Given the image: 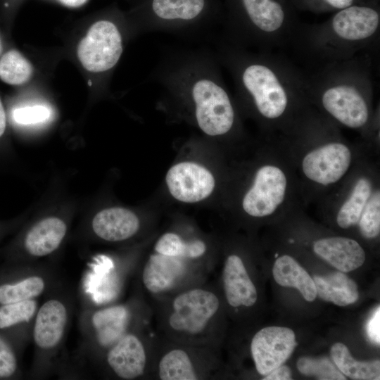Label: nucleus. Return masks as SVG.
<instances>
[{
  "mask_svg": "<svg viewBox=\"0 0 380 380\" xmlns=\"http://www.w3.org/2000/svg\"><path fill=\"white\" fill-rule=\"evenodd\" d=\"M330 8L341 10L353 5L355 0H322Z\"/></svg>",
  "mask_w": 380,
  "mask_h": 380,
  "instance_id": "nucleus-35",
  "label": "nucleus"
},
{
  "mask_svg": "<svg viewBox=\"0 0 380 380\" xmlns=\"http://www.w3.org/2000/svg\"><path fill=\"white\" fill-rule=\"evenodd\" d=\"M132 303L87 307L79 318L82 341L75 355L78 366H96L103 353L122 336L136 329Z\"/></svg>",
  "mask_w": 380,
  "mask_h": 380,
  "instance_id": "nucleus-7",
  "label": "nucleus"
},
{
  "mask_svg": "<svg viewBox=\"0 0 380 380\" xmlns=\"http://www.w3.org/2000/svg\"><path fill=\"white\" fill-rule=\"evenodd\" d=\"M220 67L208 49L174 48L162 55L149 78L166 100L189 110L204 134L223 137L235 129L237 115Z\"/></svg>",
  "mask_w": 380,
  "mask_h": 380,
  "instance_id": "nucleus-2",
  "label": "nucleus"
},
{
  "mask_svg": "<svg viewBox=\"0 0 380 380\" xmlns=\"http://www.w3.org/2000/svg\"><path fill=\"white\" fill-rule=\"evenodd\" d=\"M310 103L350 129L366 128L372 117L374 81L369 54L319 66L306 74Z\"/></svg>",
  "mask_w": 380,
  "mask_h": 380,
  "instance_id": "nucleus-3",
  "label": "nucleus"
},
{
  "mask_svg": "<svg viewBox=\"0 0 380 380\" xmlns=\"http://www.w3.org/2000/svg\"><path fill=\"white\" fill-rule=\"evenodd\" d=\"M76 294L64 281L44 296L31 334L34 355L30 378L43 379L63 365L61 355L75 307Z\"/></svg>",
  "mask_w": 380,
  "mask_h": 380,
  "instance_id": "nucleus-5",
  "label": "nucleus"
},
{
  "mask_svg": "<svg viewBox=\"0 0 380 380\" xmlns=\"http://www.w3.org/2000/svg\"><path fill=\"white\" fill-rule=\"evenodd\" d=\"M272 274L278 284L297 289L307 301L312 302L317 297L313 279L291 256L284 255L278 258L274 262Z\"/></svg>",
  "mask_w": 380,
  "mask_h": 380,
  "instance_id": "nucleus-22",
  "label": "nucleus"
},
{
  "mask_svg": "<svg viewBox=\"0 0 380 380\" xmlns=\"http://www.w3.org/2000/svg\"><path fill=\"white\" fill-rule=\"evenodd\" d=\"M0 51H1V44H0Z\"/></svg>",
  "mask_w": 380,
  "mask_h": 380,
  "instance_id": "nucleus-38",
  "label": "nucleus"
},
{
  "mask_svg": "<svg viewBox=\"0 0 380 380\" xmlns=\"http://www.w3.org/2000/svg\"><path fill=\"white\" fill-rule=\"evenodd\" d=\"M123 51V37L119 26L110 19L95 21L77 46V57L88 71L103 73L112 70Z\"/></svg>",
  "mask_w": 380,
  "mask_h": 380,
  "instance_id": "nucleus-9",
  "label": "nucleus"
},
{
  "mask_svg": "<svg viewBox=\"0 0 380 380\" xmlns=\"http://www.w3.org/2000/svg\"><path fill=\"white\" fill-rule=\"evenodd\" d=\"M189 260L151 254L146 261L141 272V281L146 291L153 295L171 293L190 276L191 263Z\"/></svg>",
  "mask_w": 380,
  "mask_h": 380,
  "instance_id": "nucleus-17",
  "label": "nucleus"
},
{
  "mask_svg": "<svg viewBox=\"0 0 380 380\" xmlns=\"http://www.w3.org/2000/svg\"><path fill=\"white\" fill-rule=\"evenodd\" d=\"M173 343L175 346L164 350L157 362L158 377L161 380L207 379L208 346Z\"/></svg>",
  "mask_w": 380,
  "mask_h": 380,
  "instance_id": "nucleus-13",
  "label": "nucleus"
},
{
  "mask_svg": "<svg viewBox=\"0 0 380 380\" xmlns=\"http://www.w3.org/2000/svg\"><path fill=\"white\" fill-rule=\"evenodd\" d=\"M68 231L66 223L57 217L44 218L34 224L23 239L25 253L33 260L45 258L56 251Z\"/></svg>",
  "mask_w": 380,
  "mask_h": 380,
  "instance_id": "nucleus-19",
  "label": "nucleus"
},
{
  "mask_svg": "<svg viewBox=\"0 0 380 380\" xmlns=\"http://www.w3.org/2000/svg\"><path fill=\"white\" fill-rule=\"evenodd\" d=\"M154 250L165 255L192 260L202 258L207 251V246L202 240L186 241L176 233L167 232L157 240Z\"/></svg>",
  "mask_w": 380,
  "mask_h": 380,
  "instance_id": "nucleus-27",
  "label": "nucleus"
},
{
  "mask_svg": "<svg viewBox=\"0 0 380 380\" xmlns=\"http://www.w3.org/2000/svg\"><path fill=\"white\" fill-rule=\"evenodd\" d=\"M287 184V177L280 167L272 164L261 166L243 198V210L254 217L272 215L283 203Z\"/></svg>",
  "mask_w": 380,
  "mask_h": 380,
  "instance_id": "nucleus-10",
  "label": "nucleus"
},
{
  "mask_svg": "<svg viewBox=\"0 0 380 380\" xmlns=\"http://www.w3.org/2000/svg\"><path fill=\"white\" fill-rule=\"evenodd\" d=\"M18 367L13 348L0 334V378L13 376L18 372Z\"/></svg>",
  "mask_w": 380,
  "mask_h": 380,
  "instance_id": "nucleus-32",
  "label": "nucleus"
},
{
  "mask_svg": "<svg viewBox=\"0 0 380 380\" xmlns=\"http://www.w3.org/2000/svg\"><path fill=\"white\" fill-rule=\"evenodd\" d=\"M160 324L171 342L208 346L213 324L220 301L208 287H190L178 292L164 303Z\"/></svg>",
  "mask_w": 380,
  "mask_h": 380,
  "instance_id": "nucleus-6",
  "label": "nucleus"
},
{
  "mask_svg": "<svg viewBox=\"0 0 380 380\" xmlns=\"http://www.w3.org/2000/svg\"><path fill=\"white\" fill-rule=\"evenodd\" d=\"M50 115V110L46 106L37 105L15 109L13 118L16 123L27 125L43 122L49 119Z\"/></svg>",
  "mask_w": 380,
  "mask_h": 380,
  "instance_id": "nucleus-31",
  "label": "nucleus"
},
{
  "mask_svg": "<svg viewBox=\"0 0 380 380\" xmlns=\"http://www.w3.org/2000/svg\"><path fill=\"white\" fill-rule=\"evenodd\" d=\"M331 358L338 369L345 376L357 380H376L380 376L379 360L359 362L351 355L342 343H336L331 349Z\"/></svg>",
  "mask_w": 380,
  "mask_h": 380,
  "instance_id": "nucleus-25",
  "label": "nucleus"
},
{
  "mask_svg": "<svg viewBox=\"0 0 380 380\" xmlns=\"http://www.w3.org/2000/svg\"><path fill=\"white\" fill-rule=\"evenodd\" d=\"M39 299L0 305V330L21 328L31 338Z\"/></svg>",
  "mask_w": 380,
  "mask_h": 380,
  "instance_id": "nucleus-26",
  "label": "nucleus"
},
{
  "mask_svg": "<svg viewBox=\"0 0 380 380\" xmlns=\"http://www.w3.org/2000/svg\"><path fill=\"white\" fill-rule=\"evenodd\" d=\"M314 252L331 265L342 272H348L361 267L366 254L362 247L354 239L331 236L317 240Z\"/></svg>",
  "mask_w": 380,
  "mask_h": 380,
  "instance_id": "nucleus-21",
  "label": "nucleus"
},
{
  "mask_svg": "<svg viewBox=\"0 0 380 380\" xmlns=\"http://www.w3.org/2000/svg\"><path fill=\"white\" fill-rule=\"evenodd\" d=\"M146 346L136 329L111 346L96 365L108 376L124 380L143 376L148 366Z\"/></svg>",
  "mask_w": 380,
  "mask_h": 380,
  "instance_id": "nucleus-11",
  "label": "nucleus"
},
{
  "mask_svg": "<svg viewBox=\"0 0 380 380\" xmlns=\"http://www.w3.org/2000/svg\"><path fill=\"white\" fill-rule=\"evenodd\" d=\"M379 27L380 15L375 8L352 5L324 23L300 27L292 46L318 68L376 50Z\"/></svg>",
  "mask_w": 380,
  "mask_h": 380,
  "instance_id": "nucleus-4",
  "label": "nucleus"
},
{
  "mask_svg": "<svg viewBox=\"0 0 380 380\" xmlns=\"http://www.w3.org/2000/svg\"><path fill=\"white\" fill-rule=\"evenodd\" d=\"M297 368L303 374L315 376L317 379H346L344 375L338 370V368L327 357H300L297 361Z\"/></svg>",
  "mask_w": 380,
  "mask_h": 380,
  "instance_id": "nucleus-29",
  "label": "nucleus"
},
{
  "mask_svg": "<svg viewBox=\"0 0 380 380\" xmlns=\"http://www.w3.org/2000/svg\"><path fill=\"white\" fill-rule=\"evenodd\" d=\"M367 334L376 344L380 343V308L377 307L366 327Z\"/></svg>",
  "mask_w": 380,
  "mask_h": 380,
  "instance_id": "nucleus-33",
  "label": "nucleus"
},
{
  "mask_svg": "<svg viewBox=\"0 0 380 380\" xmlns=\"http://www.w3.org/2000/svg\"><path fill=\"white\" fill-rule=\"evenodd\" d=\"M207 8V0H151L144 31L188 39L212 37L203 21Z\"/></svg>",
  "mask_w": 380,
  "mask_h": 380,
  "instance_id": "nucleus-8",
  "label": "nucleus"
},
{
  "mask_svg": "<svg viewBox=\"0 0 380 380\" xmlns=\"http://www.w3.org/2000/svg\"><path fill=\"white\" fill-rule=\"evenodd\" d=\"M372 192L373 185L369 177H361L356 180L337 213L336 222L341 228L348 229L358 223Z\"/></svg>",
  "mask_w": 380,
  "mask_h": 380,
  "instance_id": "nucleus-24",
  "label": "nucleus"
},
{
  "mask_svg": "<svg viewBox=\"0 0 380 380\" xmlns=\"http://www.w3.org/2000/svg\"><path fill=\"white\" fill-rule=\"evenodd\" d=\"M165 182L172 196L184 203L205 199L215 186L211 172L194 162H181L172 166L166 174Z\"/></svg>",
  "mask_w": 380,
  "mask_h": 380,
  "instance_id": "nucleus-15",
  "label": "nucleus"
},
{
  "mask_svg": "<svg viewBox=\"0 0 380 380\" xmlns=\"http://www.w3.org/2000/svg\"><path fill=\"white\" fill-rule=\"evenodd\" d=\"M352 160L350 148L339 141L318 146L305 154L301 167L305 176L319 184L339 181L348 170Z\"/></svg>",
  "mask_w": 380,
  "mask_h": 380,
  "instance_id": "nucleus-12",
  "label": "nucleus"
},
{
  "mask_svg": "<svg viewBox=\"0 0 380 380\" xmlns=\"http://www.w3.org/2000/svg\"><path fill=\"white\" fill-rule=\"evenodd\" d=\"M222 284L226 300L232 308H251L256 303V287L238 255L230 254L225 259Z\"/></svg>",
  "mask_w": 380,
  "mask_h": 380,
  "instance_id": "nucleus-18",
  "label": "nucleus"
},
{
  "mask_svg": "<svg viewBox=\"0 0 380 380\" xmlns=\"http://www.w3.org/2000/svg\"><path fill=\"white\" fill-rule=\"evenodd\" d=\"M6 125V118L4 108L0 99V137L3 135Z\"/></svg>",
  "mask_w": 380,
  "mask_h": 380,
  "instance_id": "nucleus-37",
  "label": "nucleus"
},
{
  "mask_svg": "<svg viewBox=\"0 0 380 380\" xmlns=\"http://www.w3.org/2000/svg\"><path fill=\"white\" fill-rule=\"evenodd\" d=\"M264 380H291L292 379V373L291 369L284 365H281L262 379Z\"/></svg>",
  "mask_w": 380,
  "mask_h": 380,
  "instance_id": "nucleus-34",
  "label": "nucleus"
},
{
  "mask_svg": "<svg viewBox=\"0 0 380 380\" xmlns=\"http://www.w3.org/2000/svg\"><path fill=\"white\" fill-rule=\"evenodd\" d=\"M140 221L132 210L119 207L103 209L91 222L93 233L100 239L119 242L133 237L139 231Z\"/></svg>",
  "mask_w": 380,
  "mask_h": 380,
  "instance_id": "nucleus-20",
  "label": "nucleus"
},
{
  "mask_svg": "<svg viewBox=\"0 0 380 380\" xmlns=\"http://www.w3.org/2000/svg\"><path fill=\"white\" fill-rule=\"evenodd\" d=\"M293 331L284 327H267L258 331L251 343V355L258 372L268 374L282 365L297 346Z\"/></svg>",
  "mask_w": 380,
  "mask_h": 380,
  "instance_id": "nucleus-14",
  "label": "nucleus"
},
{
  "mask_svg": "<svg viewBox=\"0 0 380 380\" xmlns=\"http://www.w3.org/2000/svg\"><path fill=\"white\" fill-rule=\"evenodd\" d=\"M62 282L58 269L30 263L15 280L0 284V305L39 299Z\"/></svg>",
  "mask_w": 380,
  "mask_h": 380,
  "instance_id": "nucleus-16",
  "label": "nucleus"
},
{
  "mask_svg": "<svg viewBox=\"0 0 380 380\" xmlns=\"http://www.w3.org/2000/svg\"><path fill=\"white\" fill-rule=\"evenodd\" d=\"M33 72L32 64L16 50L6 52L0 60V78L9 84L25 83Z\"/></svg>",
  "mask_w": 380,
  "mask_h": 380,
  "instance_id": "nucleus-28",
  "label": "nucleus"
},
{
  "mask_svg": "<svg viewBox=\"0 0 380 380\" xmlns=\"http://www.w3.org/2000/svg\"><path fill=\"white\" fill-rule=\"evenodd\" d=\"M59 4L69 8H78L85 4L89 0H56Z\"/></svg>",
  "mask_w": 380,
  "mask_h": 380,
  "instance_id": "nucleus-36",
  "label": "nucleus"
},
{
  "mask_svg": "<svg viewBox=\"0 0 380 380\" xmlns=\"http://www.w3.org/2000/svg\"><path fill=\"white\" fill-rule=\"evenodd\" d=\"M361 234L366 239H374L380 233V192H372L358 221Z\"/></svg>",
  "mask_w": 380,
  "mask_h": 380,
  "instance_id": "nucleus-30",
  "label": "nucleus"
},
{
  "mask_svg": "<svg viewBox=\"0 0 380 380\" xmlns=\"http://www.w3.org/2000/svg\"><path fill=\"white\" fill-rule=\"evenodd\" d=\"M317 296L338 306H346L355 303L359 298L355 281L342 272L324 276H314Z\"/></svg>",
  "mask_w": 380,
  "mask_h": 380,
  "instance_id": "nucleus-23",
  "label": "nucleus"
},
{
  "mask_svg": "<svg viewBox=\"0 0 380 380\" xmlns=\"http://www.w3.org/2000/svg\"><path fill=\"white\" fill-rule=\"evenodd\" d=\"M215 56L239 99L263 123L293 127L310 103L306 73L273 51L251 50L216 37Z\"/></svg>",
  "mask_w": 380,
  "mask_h": 380,
  "instance_id": "nucleus-1",
  "label": "nucleus"
}]
</instances>
